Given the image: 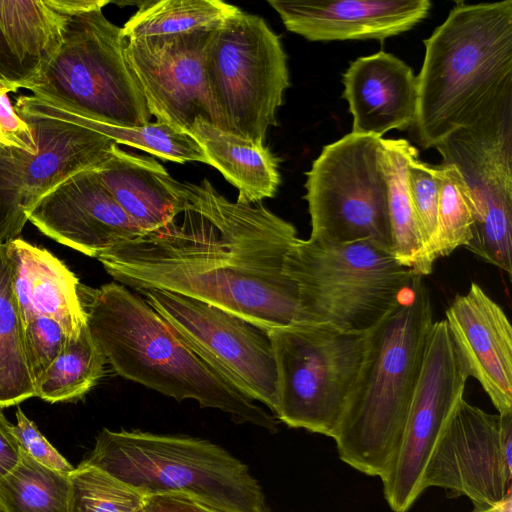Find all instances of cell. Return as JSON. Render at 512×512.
Wrapping results in <instances>:
<instances>
[{
	"mask_svg": "<svg viewBox=\"0 0 512 512\" xmlns=\"http://www.w3.org/2000/svg\"><path fill=\"white\" fill-rule=\"evenodd\" d=\"M188 203L171 223L97 259L119 284L214 305L268 331L299 323L286 271L295 227L261 203L231 202L208 180L184 183Z\"/></svg>",
	"mask_w": 512,
	"mask_h": 512,
	"instance_id": "1",
	"label": "cell"
},
{
	"mask_svg": "<svg viewBox=\"0 0 512 512\" xmlns=\"http://www.w3.org/2000/svg\"><path fill=\"white\" fill-rule=\"evenodd\" d=\"M78 293L91 336L114 372L178 402L230 414L270 431L277 421L194 351L142 297L119 283Z\"/></svg>",
	"mask_w": 512,
	"mask_h": 512,
	"instance_id": "2",
	"label": "cell"
},
{
	"mask_svg": "<svg viewBox=\"0 0 512 512\" xmlns=\"http://www.w3.org/2000/svg\"><path fill=\"white\" fill-rule=\"evenodd\" d=\"M423 42L413 127L428 149L512 99V0L457 2Z\"/></svg>",
	"mask_w": 512,
	"mask_h": 512,
	"instance_id": "3",
	"label": "cell"
},
{
	"mask_svg": "<svg viewBox=\"0 0 512 512\" xmlns=\"http://www.w3.org/2000/svg\"><path fill=\"white\" fill-rule=\"evenodd\" d=\"M433 322L429 290L416 274L367 331L364 358L334 437L341 460L364 474L382 478L396 456Z\"/></svg>",
	"mask_w": 512,
	"mask_h": 512,
	"instance_id": "4",
	"label": "cell"
},
{
	"mask_svg": "<svg viewBox=\"0 0 512 512\" xmlns=\"http://www.w3.org/2000/svg\"><path fill=\"white\" fill-rule=\"evenodd\" d=\"M85 461L144 497L179 495L223 512H268L248 467L208 440L103 429Z\"/></svg>",
	"mask_w": 512,
	"mask_h": 512,
	"instance_id": "5",
	"label": "cell"
},
{
	"mask_svg": "<svg viewBox=\"0 0 512 512\" xmlns=\"http://www.w3.org/2000/svg\"><path fill=\"white\" fill-rule=\"evenodd\" d=\"M67 21L53 59L20 88L99 122L138 127L152 115L127 65L122 28L102 8L108 0H63Z\"/></svg>",
	"mask_w": 512,
	"mask_h": 512,
	"instance_id": "6",
	"label": "cell"
},
{
	"mask_svg": "<svg viewBox=\"0 0 512 512\" xmlns=\"http://www.w3.org/2000/svg\"><path fill=\"white\" fill-rule=\"evenodd\" d=\"M286 271L297 286L299 323L349 332L373 327L416 275L369 240L323 245L298 238Z\"/></svg>",
	"mask_w": 512,
	"mask_h": 512,
	"instance_id": "7",
	"label": "cell"
},
{
	"mask_svg": "<svg viewBox=\"0 0 512 512\" xmlns=\"http://www.w3.org/2000/svg\"><path fill=\"white\" fill-rule=\"evenodd\" d=\"M367 331L303 323L268 330L278 375L276 417L334 439L364 358Z\"/></svg>",
	"mask_w": 512,
	"mask_h": 512,
	"instance_id": "8",
	"label": "cell"
},
{
	"mask_svg": "<svg viewBox=\"0 0 512 512\" xmlns=\"http://www.w3.org/2000/svg\"><path fill=\"white\" fill-rule=\"evenodd\" d=\"M206 68L227 131L263 145L290 86L279 36L263 18L237 8L213 30Z\"/></svg>",
	"mask_w": 512,
	"mask_h": 512,
	"instance_id": "9",
	"label": "cell"
},
{
	"mask_svg": "<svg viewBox=\"0 0 512 512\" xmlns=\"http://www.w3.org/2000/svg\"><path fill=\"white\" fill-rule=\"evenodd\" d=\"M383 139L349 133L323 147L304 185L310 240L323 245L369 240L391 251Z\"/></svg>",
	"mask_w": 512,
	"mask_h": 512,
	"instance_id": "10",
	"label": "cell"
},
{
	"mask_svg": "<svg viewBox=\"0 0 512 512\" xmlns=\"http://www.w3.org/2000/svg\"><path fill=\"white\" fill-rule=\"evenodd\" d=\"M455 166L474 202L471 239L465 246L485 262L512 272V99L436 147Z\"/></svg>",
	"mask_w": 512,
	"mask_h": 512,
	"instance_id": "11",
	"label": "cell"
},
{
	"mask_svg": "<svg viewBox=\"0 0 512 512\" xmlns=\"http://www.w3.org/2000/svg\"><path fill=\"white\" fill-rule=\"evenodd\" d=\"M135 291L240 392L276 414L278 375L268 331L182 294L157 288Z\"/></svg>",
	"mask_w": 512,
	"mask_h": 512,
	"instance_id": "12",
	"label": "cell"
},
{
	"mask_svg": "<svg viewBox=\"0 0 512 512\" xmlns=\"http://www.w3.org/2000/svg\"><path fill=\"white\" fill-rule=\"evenodd\" d=\"M37 151H0V243L19 238L38 202L72 175L101 164L118 144L93 130L16 111Z\"/></svg>",
	"mask_w": 512,
	"mask_h": 512,
	"instance_id": "13",
	"label": "cell"
},
{
	"mask_svg": "<svg viewBox=\"0 0 512 512\" xmlns=\"http://www.w3.org/2000/svg\"><path fill=\"white\" fill-rule=\"evenodd\" d=\"M468 374L445 320L434 321L396 456L381 478L394 512H407L419 495L427 462L464 397Z\"/></svg>",
	"mask_w": 512,
	"mask_h": 512,
	"instance_id": "14",
	"label": "cell"
},
{
	"mask_svg": "<svg viewBox=\"0 0 512 512\" xmlns=\"http://www.w3.org/2000/svg\"><path fill=\"white\" fill-rule=\"evenodd\" d=\"M512 414H489L461 399L427 462L422 487L467 496L481 509L512 491Z\"/></svg>",
	"mask_w": 512,
	"mask_h": 512,
	"instance_id": "15",
	"label": "cell"
},
{
	"mask_svg": "<svg viewBox=\"0 0 512 512\" xmlns=\"http://www.w3.org/2000/svg\"><path fill=\"white\" fill-rule=\"evenodd\" d=\"M215 28L125 40L129 70L158 122L190 132L202 119L227 131L206 68V49Z\"/></svg>",
	"mask_w": 512,
	"mask_h": 512,
	"instance_id": "16",
	"label": "cell"
},
{
	"mask_svg": "<svg viewBox=\"0 0 512 512\" xmlns=\"http://www.w3.org/2000/svg\"><path fill=\"white\" fill-rule=\"evenodd\" d=\"M28 221L56 242L95 258L145 233L104 187L95 168L60 183L38 202Z\"/></svg>",
	"mask_w": 512,
	"mask_h": 512,
	"instance_id": "17",
	"label": "cell"
},
{
	"mask_svg": "<svg viewBox=\"0 0 512 512\" xmlns=\"http://www.w3.org/2000/svg\"><path fill=\"white\" fill-rule=\"evenodd\" d=\"M445 315L468 376L481 384L498 414H512V327L504 310L472 282Z\"/></svg>",
	"mask_w": 512,
	"mask_h": 512,
	"instance_id": "18",
	"label": "cell"
},
{
	"mask_svg": "<svg viewBox=\"0 0 512 512\" xmlns=\"http://www.w3.org/2000/svg\"><path fill=\"white\" fill-rule=\"evenodd\" d=\"M286 29L309 41L383 40L412 29L429 0H268Z\"/></svg>",
	"mask_w": 512,
	"mask_h": 512,
	"instance_id": "19",
	"label": "cell"
},
{
	"mask_svg": "<svg viewBox=\"0 0 512 512\" xmlns=\"http://www.w3.org/2000/svg\"><path fill=\"white\" fill-rule=\"evenodd\" d=\"M342 83L353 117L351 133L382 137L414 125L417 79L411 67L393 54L379 51L357 58L343 73Z\"/></svg>",
	"mask_w": 512,
	"mask_h": 512,
	"instance_id": "20",
	"label": "cell"
},
{
	"mask_svg": "<svg viewBox=\"0 0 512 512\" xmlns=\"http://www.w3.org/2000/svg\"><path fill=\"white\" fill-rule=\"evenodd\" d=\"M5 244L24 327L34 318L46 316L62 327L67 339H76L86 324L78 278L46 249L21 238Z\"/></svg>",
	"mask_w": 512,
	"mask_h": 512,
	"instance_id": "21",
	"label": "cell"
},
{
	"mask_svg": "<svg viewBox=\"0 0 512 512\" xmlns=\"http://www.w3.org/2000/svg\"><path fill=\"white\" fill-rule=\"evenodd\" d=\"M95 171L104 187L144 231L171 223L188 203L184 183L169 175L155 159L115 146Z\"/></svg>",
	"mask_w": 512,
	"mask_h": 512,
	"instance_id": "22",
	"label": "cell"
},
{
	"mask_svg": "<svg viewBox=\"0 0 512 512\" xmlns=\"http://www.w3.org/2000/svg\"><path fill=\"white\" fill-rule=\"evenodd\" d=\"M209 165L238 189L241 204H258L275 196L280 184L278 159L264 145L243 139L202 119L190 132Z\"/></svg>",
	"mask_w": 512,
	"mask_h": 512,
	"instance_id": "23",
	"label": "cell"
},
{
	"mask_svg": "<svg viewBox=\"0 0 512 512\" xmlns=\"http://www.w3.org/2000/svg\"><path fill=\"white\" fill-rule=\"evenodd\" d=\"M66 21L63 0H0V28L25 81L39 73L56 55Z\"/></svg>",
	"mask_w": 512,
	"mask_h": 512,
	"instance_id": "24",
	"label": "cell"
},
{
	"mask_svg": "<svg viewBox=\"0 0 512 512\" xmlns=\"http://www.w3.org/2000/svg\"><path fill=\"white\" fill-rule=\"evenodd\" d=\"M15 111L72 123L105 135L119 144L138 148L163 160L178 163L209 161L199 143L186 131L162 122L123 127L92 120L33 95L17 98Z\"/></svg>",
	"mask_w": 512,
	"mask_h": 512,
	"instance_id": "25",
	"label": "cell"
},
{
	"mask_svg": "<svg viewBox=\"0 0 512 512\" xmlns=\"http://www.w3.org/2000/svg\"><path fill=\"white\" fill-rule=\"evenodd\" d=\"M388 185L391 252L403 266L424 277V241L409 195L406 166L415 149L405 139H383Z\"/></svg>",
	"mask_w": 512,
	"mask_h": 512,
	"instance_id": "26",
	"label": "cell"
},
{
	"mask_svg": "<svg viewBox=\"0 0 512 512\" xmlns=\"http://www.w3.org/2000/svg\"><path fill=\"white\" fill-rule=\"evenodd\" d=\"M36 396L25 346V327L12 283L5 243H0V407Z\"/></svg>",
	"mask_w": 512,
	"mask_h": 512,
	"instance_id": "27",
	"label": "cell"
},
{
	"mask_svg": "<svg viewBox=\"0 0 512 512\" xmlns=\"http://www.w3.org/2000/svg\"><path fill=\"white\" fill-rule=\"evenodd\" d=\"M237 8L219 0L144 2L122 27V35L132 40L213 29Z\"/></svg>",
	"mask_w": 512,
	"mask_h": 512,
	"instance_id": "28",
	"label": "cell"
},
{
	"mask_svg": "<svg viewBox=\"0 0 512 512\" xmlns=\"http://www.w3.org/2000/svg\"><path fill=\"white\" fill-rule=\"evenodd\" d=\"M106 358L87 323L76 339H67L60 354L36 384V396L50 403L82 398L104 376Z\"/></svg>",
	"mask_w": 512,
	"mask_h": 512,
	"instance_id": "29",
	"label": "cell"
},
{
	"mask_svg": "<svg viewBox=\"0 0 512 512\" xmlns=\"http://www.w3.org/2000/svg\"><path fill=\"white\" fill-rule=\"evenodd\" d=\"M6 512H73L70 474L36 462L20 450L17 465L0 478Z\"/></svg>",
	"mask_w": 512,
	"mask_h": 512,
	"instance_id": "30",
	"label": "cell"
},
{
	"mask_svg": "<svg viewBox=\"0 0 512 512\" xmlns=\"http://www.w3.org/2000/svg\"><path fill=\"white\" fill-rule=\"evenodd\" d=\"M437 167L440 179L437 227L426 252L429 273L439 257L450 255L471 239L474 202L470 189L458 169L442 163Z\"/></svg>",
	"mask_w": 512,
	"mask_h": 512,
	"instance_id": "31",
	"label": "cell"
},
{
	"mask_svg": "<svg viewBox=\"0 0 512 512\" xmlns=\"http://www.w3.org/2000/svg\"><path fill=\"white\" fill-rule=\"evenodd\" d=\"M73 512H142L144 496L83 460L71 473Z\"/></svg>",
	"mask_w": 512,
	"mask_h": 512,
	"instance_id": "32",
	"label": "cell"
},
{
	"mask_svg": "<svg viewBox=\"0 0 512 512\" xmlns=\"http://www.w3.org/2000/svg\"><path fill=\"white\" fill-rule=\"evenodd\" d=\"M406 180L425 246V276L430 274L425 262L426 252L437 227L440 192V179L437 167L422 162L418 158L417 149H414L407 161Z\"/></svg>",
	"mask_w": 512,
	"mask_h": 512,
	"instance_id": "33",
	"label": "cell"
},
{
	"mask_svg": "<svg viewBox=\"0 0 512 512\" xmlns=\"http://www.w3.org/2000/svg\"><path fill=\"white\" fill-rule=\"evenodd\" d=\"M62 327L53 319L38 316L25 326L28 365L35 387L66 343Z\"/></svg>",
	"mask_w": 512,
	"mask_h": 512,
	"instance_id": "34",
	"label": "cell"
},
{
	"mask_svg": "<svg viewBox=\"0 0 512 512\" xmlns=\"http://www.w3.org/2000/svg\"><path fill=\"white\" fill-rule=\"evenodd\" d=\"M15 416L17 421L12 425V433L21 451L50 469L66 474L75 469L20 408L17 409Z\"/></svg>",
	"mask_w": 512,
	"mask_h": 512,
	"instance_id": "35",
	"label": "cell"
},
{
	"mask_svg": "<svg viewBox=\"0 0 512 512\" xmlns=\"http://www.w3.org/2000/svg\"><path fill=\"white\" fill-rule=\"evenodd\" d=\"M19 89L15 83L0 80V151L17 148L36 152L37 145L28 123L15 111L10 92Z\"/></svg>",
	"mask_w": 512,
	"mask_h": 512,
	"instance_id": "36",
	"label": "cell"
},
{
	"mask_svg": "<svg viewBox=\"0 0 512 512\" xmlns=\"http://www.w3.org/2000/svg\"><path fill=\"white\" fill-rule=\"evenodd\" d=\"M145 512H223L209 505L179 495H158L144 498Z\"/></svg>",
	"mask_w": 512,
	"mask_h": 512,
	"instance_id": "37",
	"label": "cell"
},
{
	"mask_svg": "<svg viewBox=\"0 0 512 512\" xmlns=\"http://www.w3.org/2000/svg\"><path fill=\"white\" fill-rule=\"evenodd\" d=\"M20 448L12 433V424L0 407V478L11 471L19 462Z\"/></svg>",
	"mask_w": 512,
	"mask_h": 512,
	"instance_id": "38",
	"label": "cell"
},
{
	"mask_svg": "<svg viewBox=\"0 0 512 512\" xmlns=\"http://www.w3.org/2000/svg\"><path fill=\"white\" fill-rule=\"evenodd\" d=\"M0 80L15 83L18 87L25 81V75L13 55L0 28Z\"/></svg>",
	"mask_w": 512,
	"mask_h": 512,
	"instance_id": "39",
	"label": "cell"
},
{
	"mask_svg": "<svg viewBox=\"0 0 512 512\" xmlns=\"http://www.w3.org/2000/svg\"><path fill=\"white\" fill-rule=\"evenodd\" d=\"M473 512H512V491L501 502L486 508H475Z\"/></svg>",
	"mask_w": 512,
	"mask_h": 512,
	"instance_id": "40",
	"label": "cell"
},
{
	"mask_svg": "<svg viewBox=\"0 0 512 512\" xmlns=\"http://www.w3.org/2000/svg\"><path fill=\"white\" fill-rule=\"evenodd\" d=\"M0 512H6L1 500H0Z\"/></svg>",
	"mask_w": 512,
	"mask_h": 512,
	"instance_id": "41",
	"label": "cell"
},
{
	"mask_svg": "<svg viewBox=\"0 0 512 512\" xmlns=\"http://www.w3.org/2000/svg\"><path fill=\"white\" fill-rule=\"evenodd\" d=\"M142 512H145V511H144V508H143V511H142Z\"/></svg>",
	"mask_w": 512,
	"mask_h": 512,
	"instance_id": "42",
	"label": "cell"
}]
</instances>
